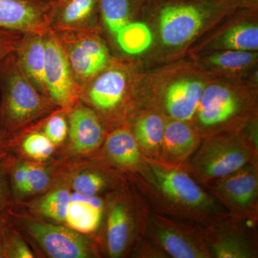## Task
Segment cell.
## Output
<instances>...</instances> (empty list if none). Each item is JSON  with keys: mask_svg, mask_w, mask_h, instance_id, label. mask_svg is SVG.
<instances>
[{"mask_svg": "<svg viewBox=\"0 0 258 258\" xmlns=\"http://www.w3.org/2000/svg\"><path fill=\"white\" fill-rule=\"evenodd\" d=\"M23 149L30 157L44 160L50 157L54 144L43 134L35 133L28 136L23 143Z\"/></svg>", "mask_w": 258, "mask_h": 258, "instance_id": "28", "label": "cell"}, {"mask_svg": "<svg viewBox=\"0 0 258 258\" xmlns=\"http://www.w3.org/2000/svg\"><path fill=\"white\" fill-rule=\"evenodd\" d=\"M110 182L111 179L108 174L97 171L86 172L75 178L73 188L75 192L86 196H97L109 186Z\"/></svg>", "mask_w": 258, "mask_h": 258, "instance_id": "24", "label": "cell"}, {"mask_svg": "<svg viewBox=\"0 0 258 258\" xmlns=\"http://www.w3.org/2000/svg\"><path fill=\"white\" fill-rule=\"evenodd\" d=\"M29 230L51 257L86 258L93 254L87 242L69 229L36 222L30 224Z\"/></svg>", "mask_w": 258, "mask_h": 258, "instance_id": "10", "label": "cell"}, {"mask_svg": "<svg viewBox=\"0 0 258 258\" xmlns=\"http://www.w3.org/2000/svg\"><path fill=\"white\" fill-rule=\"evenodd\" d=\"M0 28L46 36L50 23L40 8L26 0H0Z\"/></svg>", "mask_w": 258, "mask_h": 258, "instance_id": "13", "label": "cell"}, {"mask_svg": "<svg viewBox=\"0 0 258 258\" xmlns=\"http://www.w3.org/2000/svg\"><path fill=\"white\" fill-rule=\"evenodd\" d=\"M5 141L4 138V131L0 127V152L5 148Z\"/></svg>", "mask_w": 258, "mask_h": 258, "instance_id": "36", "label": "cell"}, {"mask_svg": "<svg viewBox=\"0 0 258 258\" xmlns=\"http://www.w3.org/2000/svg\"><path fill=\"white\" fill-rule=\"evenodd\" d=\"M205 88L201 81L195 80H181L170 85L163 101L169 118L192 121Z\"/></svg>", "mask_w": 258, "mask_h": 258, "instance_id": "14", "label": "cell"}, {"mask_svg": "<svg viewBox=\"0 0 258 258\" xmlns=\"http://www.w3.org/2000/svg\"><path fill=\"white\" fill-rule=\"evenodd\" d=\"M24 74L38 91L46 93L45 36L28 34L15 52Z\"/></svg>", "mask_w": 258, "mask_h": 258, "instance_id": "18", "label": "cell"}, {"mask_svg": "<svg viewBox=\"0 0 258 258\" xmlns=\"http://www.w3.org/2000/svg\"><path fill=\"white\" fill-rule=\"evenodd\" d=\"M68 125L63 117L55 115L52 117L45 127V135L54 144H60L66 138Z\"/></svg>", "mask_w": 258, "mask_h": 258, "instance_id": "32", "label": "cell"}, {"mask_svg": "<svg viewBox=\"0 0 258 258\" xmlns=\"http://www.w3.org/2000/svg\"><path fill=\"white\" fill-rule=\"evenodd\" d=\"M96 0H71L63 10L62 21L68 25L81 23L91 15Z\"/></svg>", "mask_w": 258, "mask_h": 258, "instance_id": "29", "label": "cell"}, {"mask_svg": "<svg viewBox=\"0 0 258 258\" xmlns=\"http://www.w3.org/2000/svg\"><path fill=\"white\" fill-rule=\"evenodd\" d=\"M210 258H257V224L230 216L203 227Z\"/></svg>", "mask_w": 258, "mask_h": 258, "instance_id": "7", "label": "cell"}, {"mask_svg": "<svg viewBox=\"0 0 258 258\" xmlns=\"http://www.w3.org/2000/svg\"><path fill=\"white\" fill-rule=\"evenodd\" d=\"M2 248H3V243H2L1 239H0V257H3V254H2Z\"/></svg>", "mask_w": 258, "mask_h": 258, "instance_id": "37", "label": "cell"}, {"mask_svg": "<svg viewBox=\"0 0 258 258\" xmlns=\"http://www.w3.org/2000/svg\"><path fill=\"white\" fill-rule=\"evenodd\" d=\"M115 199L107 212L105 246L112 258L133 251L145 234L151 210L134 187L131 196Z\"/></svg>", "mask_w": 258, "mask_h": 258, "instance_id": "4", "label": "cell"}, {"mask_svg": "<svg viewBox=\"0 0 258 258\" xmlns=\"http://www.w3.org/2000/svg\"><path fill=\"white\" fill-rule=\"evenodd\" d=\"M166 118L158 113H148L139 116L131 132L139 147L148 159L159 161Z\"/></svg>", "mask_w": 258, "mask_h": 258, "instance_id": "19", "label": "cell"}, {"mask_svg": "<svg viewBox=\"0 0 258 258\" xmlns=\"http://www.w3.org/2000/svg\"><path fill=\"white\" fill-rule=\"evenodd\" d=\"M258 163V144L240 132H222L205 137L184 166L203 185Z\"/></svg>", "mask_w": 258, "mask_h": 258, "instance_id": "2", "label": "cell"}, {"mask_svg": "<svg viewBox=\"0 0 258 258\" xmlns=\"http://www.w3.org/2000/svg\"><path fill=\"white\" fill-rule=\"evenodd\" d=\"M201 136L190 122L166 119L159 161L172 166H184L198 150Z\"/></svg>", "mask_w": 258, "mask_h": 258, "instance_id": "12", "label": "cell"}, {"mask_svg": "<svg viewBox=\"0 0 258 258\" xmlns=\"http://www.w3.org/2000/svg\"><path fill=\"white\" fill-rule=\"evenodd\" d=\"M0 127L13 129L36 118L46 108L38 90L20 67L15 52L0 64Z\"/></svg>", "mask_w": 258, "mask_h": 258, "instance_id": "3", "label": "cell"}, {"mask_svg": "<svg viewBox=\"0 0 258 258\" xmlns=\"http://www.w3.org/2000/svg\"><path fill=\"white\" fill-rule=\"evenodd\" d=\"M129 174L134 187L153 212L203 227L229 216L184 166L166 165L146 157L140 171Z\"/></svg>", "mask_w": 258, "mask_h": 258, "instance_id": "1", "label": "cell"}, {"mask_svg": "<svg viewBox=\"0 0 258 258\" xmlns=\"http://www.w3.org/2000/svg\"><path fill=\"white\" fill-rule=\"evenodd\" d=\"M134 257L141 258H168L167 255L161 250L145 236L142 237L133 249Z\"/></svg>", "mask_w": 258, "mask_h": 258, "instance_id": "34", "label": "cell"}, {"mask_svg": "<svg viewBox=\"0 0 258 258\" xmlns=\"http://www.w3.org/2000/svg\"><path fill=\"white\" fill-rule=\"evenodd\" d=\"M2 166L0 165V208L3 205L5 199V179L3 177Z\"/></svg>", "mask_w": 258, "mask_h": 258, "instance_id": "35", "label": "cell"}, {"mask_svg": "<svg viewBox=\"0 0 258 258\" xmlns=\"http://www.w3.org/2000/svg\"><path fill=\"white\" fill-rule=\"evenodd\" d=\"M28 33L0 28V64L10 54L18 50Z\"/></svg>", "mask_w": 258, "mask_h": 258, "instance_id": "30", "label": "cell"}, {"mask_svg": "<svg viewBox=\"0 0 258 258\" xmlns=\"http://www.w3.org/2000/svg\"><path fill=\"white\" fill-rule=\"evenodd\" d=\"M255 59V55L249 51L230 50L215 54L209 57L212 64L227 69L245 67Z\"/></svg>", "mask_w": 258, "mask_h": 258, "instance_id": "27", "label": "cell"}, {"mask_svg": "<svg viewBox=\"0 0 258 258\" xmlns=\"http://www.w3.org/2000/svg\"><path fill=\"white\" fill-rule=\"evenodd\" d=\"M104 206L103 200L98 196L75 192L71 195L64 222L76 232L91 233L101 225Z\"/></svg>", "mask_w": 258, "mask_h": 258, "instance_id": "16", "label": "cell"}, {"mask_svg": "<svg viewBox=\"0 0 258 258\" xmlns=\"http://www.w3.org/2000/svg\"><path fill=\"white\" fill-rule=\"evenodd\" d=\"M242 106L240 97L229 88L219 85L208 86L194 117L197 122V127H194L203 139L227 132V125L240 116Z\"/></svg>", "mask_w": 258, "mask_h": 258, "instance_id": "8", "label": "cell"}, {"mask_svg": "<svg viewBox=\"0 0 258 258\" xmlns=\"http://www.w3.org/2000/svg\"><path fill=\"white\" fill-rule=\"evenodd\" d=\"M126 80L118 70H110L102 74L93 83L90 91L91 101L104 111L115 109L124 96Z\"/></svg>", "mask_w": 258, "mask_h": 258, "instance_id": "20", "label": "cell"}, {"mask_svg": "<svg viewBox=\"0 0 258 258\" xmlns=\"http://www.w3.org/2000/svg\"><path fill=\"white\" fill-rule=\"evenodd\" d=\"M144 236L168 258H210L201 225L151 211Z\"/></svg>", "mask_w": 258, "mask_h": 258, "instance_id": "6", "label": "cell"}, {"mask_svg": "<svg viewBox=\"0 0 258 258\" xmlns=\"http://www.w3.org/2000/svg\"><path fill=\"white\" fill-rule=\"evenodd\" d=\"M122 50L130 55L144 52L152 45L153 37L150 29L143 23H128L115 35Z\"/></svg>", "mask_w": 258, "mask_h": 258, "instance_id": "21", "label": "cell"}, {"mask_svg": "<svg viewBox=\"0 0 258 258\" xmlns=\"http://www.w3.org/2000/svg\"><path fill=\"white\" fill-rule=\"evenodd\" d=\"M71 195L64 189L55 190L50 194L42 200L40 205V210L43 215L57 221H64Z\"/></svg>", "mask_w": 258, "mask_h": 258, "instance_id": "25", "label": "cell"}, {"mask_svg": "<svg viewBox=\"0 0 258 258\" xmlns=\"http://www.w3.org/2000/svg\"><path fill=\"white\" fill-rule=\"evenodd\" d=\"M235 218L258 223V163L203 184Z\"/></svg>", "mask_w": 258, "mask_h": 258, "instance_id": "5", "label": "cell"}, {"mask_svg": "<svg viewBox=\"0 0 258 258\" xmlns=\"http://www.w3.org/2000/svg\"><path fill=\"white\" fill-rule=\"evenodd\" d=\"M201 10L191 5H171L161 10L159 28L162 41L169 46H179L189 41L203 27Z\"/></svg>", "mask_w": 258, "mask_h": 258, "instance_id": "11", "label": "cell"}, {"mask_svg": "<svg viewBox=\"0 0 258 258\" xmlns=\"http://www.w3.org/2000/svg\"><path fill=\"white\" fill-rule=\"evenodd\" d=\"M69 59L72 69L83 77L94 76L106 66L86 53L79 44L71 49Z\"/></svg>", "mask_w": 258, "mask_h": 258, "instance_id": "26", "label": "cell"}, {"mask_svg": "<svg viewBox=\"0 0 258 258\" xmlns=\"http://www.w3.org/2000/svg\"><path fill=\"white\" fill-rule=\"evenodd\" d=\"M104 149L108 161L128 174L138 173L145 163L146 157L128 129L117 128L108 134Z\"/></svg>", "mask_w": 258, "mask_h": 258, "instance_id": "15", "label": "cell"}, {"mask_svg": "<svg viewBox=\"0 0 258 258\" xmlns=\"http://www.w3.org/2000/svg\"><path fill=\"white\" fill-rule=\"evenodd\" d=\"M50 178L43 168L27 165L26 180L23 194L39 192L46 189Z\"/></svg>", "mask_w": 258, "mask_h": 258, "instance_id": "31", "label": "cell"}, {"mask_svg": "<svg viewBox=\"0 0 258 258\" xmlns=\"http://www.w3.org/2000/svg\"><path fill=\"white\" fill-rule=\"evenodd\" d=\"M101 11L107 28L113 35L128 23V0H101Z\"/></svg>", "mask_w": 258, "mask_h": 258, "instance_id": "23", "label": "cell"}, {"mask_svg": "<svg viewBox=\"0 0 258 258\" xmlns=\"http://www.w3.org/2000/svg\"><path fill=\"white\" fill-rule=\"evenodd\" d=\"M45 37V84L46 93L57 105L66 107L71 105L76 97V86L71 64L62 47L52 35Z\"/></svg>", "mask_w": 258, "mask_h": 258, "instance_id": "9", "label": "cell"}, {"mask_svg": "<svg viewBox=\"0 0 258 258\" xmlns=\"http://www.w3.org/2000/svg\"><path fill=\"white\" fill-rule=\"evenodd\" d=\"M229 50L252 51L258 48V27L254 24H241L230 29L222 37Z\"/></svg>", "mask_w": 258, "mask_h": 258, "instance_id": "22", "label": "cell"}, {"mask_svg": "<svg viewBox=\"0 0 258 258\" xmlns=\"http://www.w3.org/2000/svg\"><path fill=\"white\" fill-rule=\"evenodd\" d=\"M79 44L86 53L106 66L108 61V51L101 42L93 39H86Z\"/></svg>", "mask_w": 258, "mask_h": 258, "instance_id": "33", "label": "cell"}, {"mask_svg": "<svg viewBox=\"0 0 258 258\" xmlns=\"http://www.w3.org/2000/svg\"><path fill=\"white\" fill-rule=\"evenodd\" d=\"M70 137L78 152L96 150L104 140V132L96 113L86 107L74 110L70 120Z\"/></svg>", "mask_w": 258, "mask_h": 258, "instance_id": "17", "label": "cell"}]
</instances>
